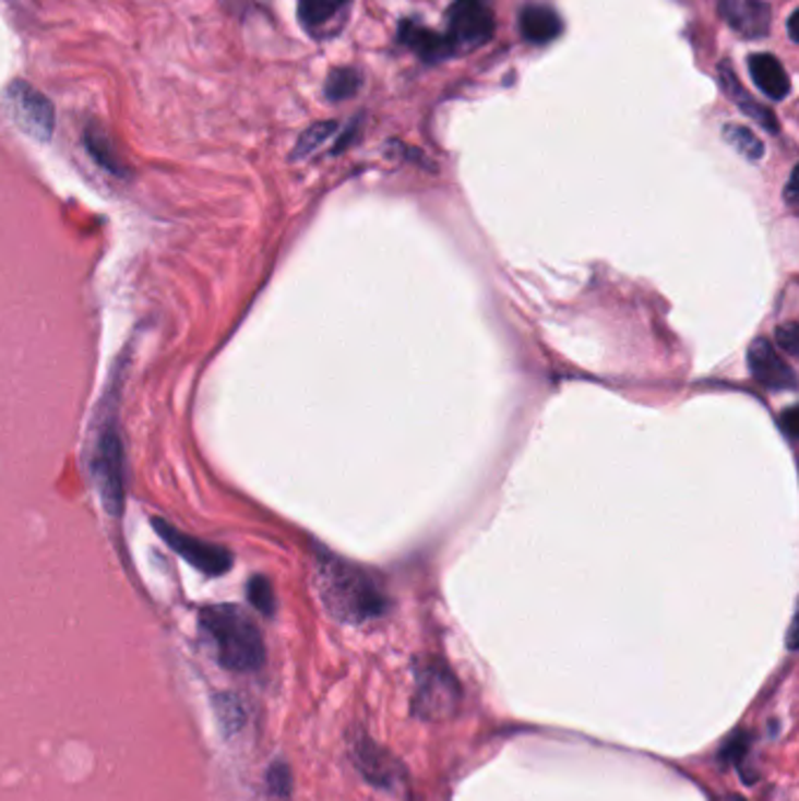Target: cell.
Returning a JSON list of instances; mask_svg holds the SVG:
<instances>
[{
	"instance_id": "obj_1",
	"label": "cell",
	"mask_w": 799,
	"mask_h": 801,
	"mask_svg": "<svg viewBox=\"0 0 799 801\" xmlns=\"http://www.w3.org/2000/svg\"><path fill=\"white\" fill-rule=\"evenodd\" d=\"M317 588L326 612L343 623H363L387 612V598L371 576L333 555L317 563Z\"/></svg>"
},
{
	"instance_id": "obj_2",
	"label": "cell",
	"mask_w": 799,
	"mask_h": 801,
	"mask_svg": "<svg viewBox=\"0 0 799 801\" xmlns=\"http://www.w3.org/2000/svg\"><path fill=\"white\" fill-rule=\"evenodd\" d=\"M200 626L210 635L223 668L235 672L261 670L265 663V643L259 626L237 605L204 607Z\"/></svg>"
},
{
	"instance_id": "obj_3",
	"label": "cell",
	"mask_w": 799,
	"mask_h": 801,
	"mask_svg": "<svg viewBox=\"0 0 799 801\" xmlns=\"http://www.w3.org/2000/svg\"><path fill=\"white\" fill-rule=\"evenodd\" d=\"M92 471L104 509L110 516H120L127 497V459L122 434L118 427V415L110 400H106L99 415L97 439H94Z\"/></svg>"
},
{
	"instance_id": "obj_4",
	"label": "cell",
	"mask_w": 799,
	"mask_h": 801,
	"mask_svg": "<svg viewBox=\"0 0 799 801\" xmlns=\"http://www.w3.org/2000/svg\"><path fill=\"white\" fill-rule=\"evenodd\" d=\"M3 110L20 132L36 141H50L55 134V106L43 92L26 80H12L3 92Z\"/></svg>"
},
{
	"instance_id": "obj_5",
	"label": "cell",
	"mask_w": 799,
	"mask_h": 801,
	"mask_svg": "<svg viewBox=\"0 0 799 801\" xmlns=\"http://www.w3.org/2000/svg\"><path fill=\"white\" fill-rule=\"evenodd\" d=\"M460 706V684L441 663H425L418 672L413 710L429 722H441L455 715Z\"/></svg>"
},
{
	"instance_id": "obj_6",
	"label": "cell",
	"mask_w": 799,
	"mask_h": 801,
	"mask_svg": "<svg viewBox=\"0 0 799 801\" xmlns=\"http://www.w3.org/2000/svg\"><path fill=\"white\" fill-rule=\"evenodd\" d=\"M153 527L157 537L163 539L171 551L179 553L186 563L193 565L198 572L206 576H223L232 567V553L216 543H210L204 539H198L193 535L181 533L179 527L163 518H153Z\"/></svg>"
},
{
	"instance_id": "obj_7",
	"label": "cell",
	"mask_w": 799,
	"mask_h": 801,
	"mask_svg": "<svg viewBox=\"0 0 799 801\" xmlns=\"http://www.w3.org/2000/svg\"><path fill=\"white\" fill-rule=\"evenodd\" d=\"M494 31L492 12L486 0H455L449 10V36L457 47H476L490 40Z\"/></svg>"
},
{
	"instance_id": "obj_8",
	"label": "cell",
	"mask_w": 799,
	"mask_h": 801,
	"mask_svg": "<svg viewBox=\"0 0 799 801\" xmlns=\"http://www.w3.org/2000/svg\"><path fill=\"white\" fill-rule=\"evenodd\" d=\"M748 363L753 378L772 390H795V371L783 361L776 347L766 340H755L748 349Z\"/></svg>"
},
{
	"instance_id": "obj_9",
	"label": "cell",
	"mask_w": 799,
	"mask_h": 801,
	"mask_svg": "<svg viewBox=\"0 0 799 801\" xmlns=\"http://www.w3.org/2000/svg\"><path fill=\"white\" fill-rule=\"evenodd\" d=\"M725 22L743 38H764L770 34L772 10L764 0H723Z\"/></svg>"
},
{
	"instance_id": "obj_10",
	"label": "cell",
	"mask_w": 799,
	"mask_h": 801,
	"mask_svg": "<svg viewBox=\"0 0 799 801\" xmlns=\"http://www.w3.org/2000/svg\"><path fill=\"white\" fill-rule=\"evenodd\" d=\"M398 40H402L406 47H410L415 55L429 63L443 61L457 52V47L453 45L449 36H441L437 34V31H431L413 20L398 24Z\"/></svg>"
},
{
	"instance_id": "obj_11",
	"label": "cell",
	"mask_w": 799,
	"mask_h": 801,
	"mask_svg": "<svg viewBox=\"0 0 799 801\" xmlns=\"http://www.w3.org/2000/svg\"><path fill=\"white\" fill-rule=\"evenodd\" d=\"M355 760L361 768V774L375 782L378 788H394L404 780L402 768L387 755L385 750H380L371 741H363L355 745Z\"/></svg>"
},
{
	"instance_id": "obj_12",
	"label": "cell",
	"mask_w": 799,
	"mask_h": 801,
	"mask_svg": "<svg viewBox=\"0 0 799 801\" xmlns=\"http://www.w3.org/2000/svg\"><path fill=\"white\" fill-rule=\"evenodd\" d=\"M748 69L758 89L770 96V99L780 101L790 94V77L774 55H753L748 59Z\"/></svg>"
},
{
	"instance_id": "obj_13",
	"label": "cell",
	"mask_w": 799,
	"mask_h": 801,
	"mask_svg": "<svg viewBox=\"0 0 799 801\" xmlns=\"http://www.w3.org/2000/svg\"><path fill=\"white\" fill-rule=\"evenodd\" d=\"M518 28L527 43L545 45L561 36L563 22L558 12L547 5H525L518 14Z\"/></svg>"
},
{
	"instance_id": "obj_14",
	"label": "cell",
	"mask_w": 799,
	"mask_h": 801,
	"mask_svg": "<svg viewBox=\"0 0 799 801\" xmlns=\"http://www.w3.org/2000/svg\"><path fill=\"white\" fill-rule=\"evenodd\" d=\"M720 80H723V89L729 94V99L737 101V104H739V108L743 110V113H746L750 120H755V122L762 127V130H766L770 134H778V120H776V116L772 113L770 108L762 106L760 101H755L753 96H750V94L739 85L737 75H734V71H731L729 67H725V63L720 67Z\"/></svg>"
},
{
	"instance_id": "obj_15",
	"label": "cell",
	"mask_w": 799,
	"mask_h": 801,
	"mask_svg": "<svg viewBox=\"0 0 799 801\" xmlns=\"http://www.w3.org/2000/svg\"><path fill=\"white\" fill-rule=\"evenodd\" d=\"M85 146H87V153L92 155L94 163H97L102 169L116 174V176H124L127 169L124 165L120 163V157L116 153V146L114 141H110L102 127H87L85 132Z\"/></svg>"
},
{
	"instance_id": "obj_16",
	"label": "cell",
	"mask_w": 799,
	"mask_h": 801,
	"mask_svg": "<svg viewBox=\"0 0 799 801\" xmlns=\"http://www.w3.org/2000/svg\"><path fill=\"white\" fill-rule=\"evenodd\" d=\"M349 0H298V17L308 31L324 28L347 8Z\"/></svg>"
},
{
	"instance_id": "obj_17",
	"label": "cell",
	"mask_w": 799,
	"mask_h": 801,
	"mask_svg": "<svg viewBox=\"0 0 799 801\" xmlns=\"http://www.w3.org/2000/svg\"><path fill=\"white\" fill-rule=\"evenodd\" d=\"M723 139L739 155H743L746 159H753V163H758V159L764 157V143L755 136V132H750L748 127L725 124L723 127Z\"/></svg>"
},
{
	"instance_id": "obj_18",
	"label": "cell",
	"mask_w": 799,
	"mask_h": 801,
	"mask_svg": "<svg viewBox=\"0 0 799 801\" xmlns=\"http://www.w3.org/2000/svg\"><path fill=\"white\" fill-rule=\"evenodd\" d=\"M361 87V75L355 69H335L326 77V99L331 101H345L349 96H355Z\"/></svg>"
},
{
	"instance_id": "obj_19",
	"label": "cell",
	"mask_w": 799,
	"mask_h": 801,
	"mask_svg": "<svg viewBox=\"0 0 799 801\" xmlns=\"http://www.w3.org/2000/svg\"><path fill=\"white\" fill-rule=\"evenodd\" d=\"M335 132H338V124H335L333 120L312 124L310 130H306V132L300 134V139H298V143H296V148H294V155H291V157H294V159H302V157L312 155L314 151L322 148L324 143H326Z\"/></svg>"
},
{
	"instance_id": "obj_20",
	"label": "cell",
	"mask_w": 799,
	"mask_h": 801,
	"mask_svg": "<svg viewBox=\"0 0 799 801\" xmlns=\"http://www.w3.org/2000/svg\"><path fill=\"white\" fill-rule=\"evenodd\" d=\"M247 593H249V602L261 614H265V617L275 614V607H277L275 590H273V584H270L265 576H253V579L247 586Z\"/></svg>"
},
{
	"instance_id": "obj_21",
	"label": "cell",
	"mask_w": 799,
	"mask_h": 801,
	"mask_svg": "<svg viewBox=\"0 0 799 801\" xmlns=\"http://www.w3.org/2000/svg\"><path fill=\"white\" fill-rule=\"evenodd\" d=\"M265 780H267V792H270V797L279 799V801L289 799L294 778H291V768L286 766L284 762H275L273 766H270Z\"/></svg>"
},
{
	"instance_id": "obj_22",
	"label": "cell",
	"mask_w": 799,
	"mask_h": 801,
	"mask_svg": "<svg viewBox=\"0 0 799 801\" xmlns=\"http://www.w3.org/2000/svg\"><path fill=\"white\" fill-rule=\"evenodd\" d=\"M748 745H750V736L748 733L741 731L737 736H731V739L723 745V762L725 764H731V762L741 764L743 757H746V752H748Z\"/></svg>"
},
{
	"instance_id": "obj_23",
	"label": "cell",
	"mask_w": 799,
	"mask_h": 801,
	"mask_svg": "<svg viewBox=\"0 0 799 801\" xmlns=\"http://www.w3.org/2000/svg\"><path fill=\"white\" fill-rule=\"evenodd\" d=\"M776 338H778L780 349H786L788 355H792V357L797 355V324L788 322L786 326H780L778 333H776Z\"/></svg>"
},
{
	"instance_id": "obj_24",
	"label": "cell",
	"mask_w": 799,
	"mask_h": 801,
	"mask_svg": "<svg viewBox=\"0 0 799 801\" xmlns=\"http://www.w3.org/2000/svg\"><path fill=\"white\" fill-rule=\"evenodd\" d=\"M780 427H783V429H786V434H788V439H790V441H795V437H797V429H795V410H788L786 415H783Z\"/></svg>"
},
{
	"instance_id": "obj_25",
	"label": "cell",
	"mask_w": 799,
	"mask_h": 801,
	"mask_svg": "<svg viewBox=\"0 0 799 801\" xmlns=\"http://www.w3.org/2000/svg\"><path fill=\"white\" fill-rule=\"evenodd\" d=\"M797 20H799V12H797V10H792V12H790V17H788V36H790V40H792V43H797V40H799V34H797Z\"/></svg>"
},
{
	"instance_id": "obj_26",
	"label": "cell",
	"mask_w": 799,
	"mask_h": 801,
	"mask_svg": "<svg viewBox=\"0 0 799 801\" xmlns=\"http://www.w3.org/2000/svg\"><path fill=\"white\" fill-rule=\"evenodd\" d=\"M795 181H797V171L792 169L790 179H788V188H786V200H788V204H795Z\"/></svg>"
},
{
	"instance_id": "obj_27",
	"label": "cell",
	"mask_w": 799,
	"mask_h": 801,
	"mask_svg": "<svg viewBox=\"0 0 799 801\" xmlns=\"http://www.w3.org/2000/svg\"><path fill=\"white\" fill-rule=\"evenodd\" d=\"M723 801H746L743 797H739V794H729V797H725Z\"/></svg>"
}]
</instances>
